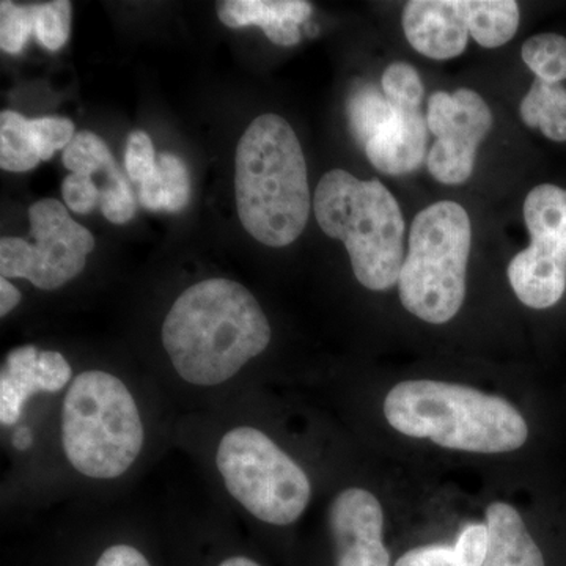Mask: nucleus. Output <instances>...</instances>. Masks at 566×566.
I'll list each match as a JSON object with an SVG mask.
<instances>
[{
	"label": "nucleus",
	"instance_id": "obj_27",
	"mask_svg": "<svg viewBox=\"0 0 566 566\" xmlns=\"http://www.w3.org/2000/svg\"><path fill=\"white\" fill-rule=\"evenodd\" d=\"M32 33H35L33 7L17 6L10 0L0 2V48L3 52L21 54Z\"/></svg>",
	"mask_w": 566,
	"mask_h": 566
},
{
	"label": "nucleus",
	"instance_id": "obj_15",
	"mask_svg": "<svg viewBox=\"0 0 566 566\" xmlns=\"http://www.w3.org/2000/svg\"><path fill=\"white\" fill-rule=\"evenodd\" d=\"M312 3L304 0H223L218 17L230 29L259 25L277 46L301 41L300 25L311 18Z\"/></svg>",
	"mask_w": 566,
	"mask_h": 566
},
{
	"label": "nucleus",
	"instance_id": "obj_4",
	"mask_svg": "<svg viewBox=\"0 0 566 566\" xmlns=\"http://www.w3.org/2000/svg\"><path fill=\"white\" fill-rule=\"evenodd\" d=\"M314 211L319 229L345 244L360 285L371 292L397 285L405 262V219L381 181L331 170L316 186Z\"/></svg>",
	"mask_w": 566,
	"mask_h": 566
},
{
	"label": "nucleus",
	"instance_id": "obj_33",
	"mask_svg": "<svg viewBox=\"0 0 566 566\" xmlns=\"http://www.w3.org/2000/svg\"><path fill=\"white\" fill-rule=\"evenodd\" d=\"M21 293L9 279H0V315L7 316L20 304Z\"/></svg>",
	"mask_w": 566,
	"mask_h": 566
},
{
	"label": "nucleus",
	"instance_id": "obj_7",
	"mask_svg": "<svg viewBox=\"0 0 566 566\" xmlns=\"http://www.w3.org/2000/svg\"><path fill=\"white\" fill-rule=\"evenodd\" d=\"M216 464L227 491L262 523L290 526L311 502L304 469L256 428L238 427L223 434Z\"/></svg>",
	"mask_w": 566,
	"mask_h": 566
},
{
	"label": "nucleus",
	"instance_id": "obj_28",
	"mask_svg": "<svg viewBox=\"0 0 566 566\" xmlns=\"http://www.w3.org/2000/svg\"><path fill=\"white\" fill-rule=\"evenodd\" d=\"M99 208L104 218L117 226L132 221L136 214V199L132 186L122 174L99 188Z\"/></svg>",
	"mask_w": 566,
	"mask_h": 566
},
{
	"label": "nucleus",
	"instance_id": "obj_18",
	"mask_svg": "<svg viewBox=\"0 0 566 566\" xmlns=\"http://www.w3.org/2000/svg\"><path fill=\"white\" fill-rule=\"evenodd\" d=\"M485 524H469L452 545H424L409 549L394 566H482L486 556Z\"/></svg>",
	"mask_w": 566,
	"mask_h": 566
},
{
	"label": "nucleus",
	"instance_id": "obj_6",
	"mask_svg": "<svg viewBox=\"0 0 566 566\" xmlns=\"http://www.w3.org/2000/svg\"><path fill=\"white\" fill-rule=\"evenodd\" d=\"M472 226L460 203L442 200L412 221L398 292L409 314L424 323L455 318L465 297Z\"/></svg>",
	"mask_w": 566,
	"mask_h": 566
},
{
	"label": "nucleus",
	"instance_id": "obj_9",
	"mask_svg": "<svg viewBox=\"0 0 566 566\" xmlns=\"http://www.w3.org/2000/svg\"><path fill=\"white\" fill-rule=\"evenodd\" d=\"M531 245L509 264L517 300L535 311L554 307L566 292V191L538 185L524 200Z\"/></svg>",
	"mask_w": 566,
	"mask_h": 566
},
{
	"label": "nucleus",
	"instance_id": "obj_24",
	"mask_svg": "<svg viewBox=\"0 0 566 566\" xmlns=\"http://www.w3.org/2000/svg\"><path fill=\"white\" fill-rule=\"evenodd\" d=\"M523 61L536 80L560 84L566 81V39L558 33L546 32L531 36L523 44Z\"/></svg>",
	"mask_w": 566,
	"mask_h": 566
},
{
	"label": "nucleus",
	"instance_id": "obj_10",
	"mask_svg": "<svg viewBox=\"0 0 566 566\" xmlns=\"http://www.w3.org/2000/svg\"><path fill=\"white\" fill-rule=\"evenodd\" d=\"M493 112L471 88L436 92L428 99L427 125L436 137L428 153L431 177L442 185H461L474 172L476 150L493 128Z\"/></svg>",
	"mask_w": 566,
	"mask_h": 566
},
{
	"label": "nucleus",
	"instance_id": "obj_12",
	"mask_svg": "<svg viewBox=\"0 0 566 566\" xmlns=\"http://www.w3.org/2000/svg\"><path fill=\"white\" fill-rule=\"evenodd\" d=\"M71 374V365L61 353L39 352L33 345L11 349L0 375V422L3 427L20 422L29 398L61 392L69 386Z\"/></svg>",
	"mask_w": 566,
	"mask_h": 566
},
{
	"label": "nucleus",
	"instance_id": "obj_13",
	"mask_svg": "<svg viewBox=\"0 0 566 566\" xmlns=\"http://www.w3.org/2000/svg\"><path fill=\"white\" fill-rule=\"evenodd\" d=\"M406 40L419 54L450 61L468 46L465 0H412L401 14Z\"/></svg>",
	"mask_w": 566,
	"mask_h": 566
},
{
	"label": "nucleus",
	"instance_id": "obj_19",
	"mask_svg": "<svg viewBox=\"0 0 566 566\" xmlns=\"http://www.w3.org/2000/svg\"><path fill=\"white\" fill-rule=\"evenodd\" d=\"M469 35L486 50L504 46L520 28L515 0H465Z\"/></svg>",
	"mask_w": 566,
	"mask_h": 566
},
{
	"label": "nucleus",
	"instance_id": "obj_21",
	"mask_svg": "<svg viewBox=\"0 0 566 566\" xmlns=\"http://www.w3.org/2000/svg\"><path fill=\"white\" fill-rule=\"evenodd\" d=\"M41 163L32 123L14 111L0 114V166L7 172H28Z\"/></svg>",
	"mask_w": 566,
	"mask_h": 566
},
{
	"label": "nucleus",
	"instance_id": "obj_20",
	"mask_svg": "<svg viewBox=\"0 0 566 566\" xmlns=\"http://www.w3.org/2000/svg\"><path fill=\"white\" fill-rule=\"evenodd\" d=\"M521 118L528 128H538L554 142H566V88L562 84L534 81L520 106Z\"/></svg>",
	"mask_w": 566,
	"mask_h": 566
},
{
	"label": "nucleus",
	"instance_id": "obj_14",
	"mask_svg": "<svg viewBox=\"0 0 566 566\" xmlns=\"http://www.w3.org/2000/svg\"><path fill=\"white\" fill-rule=\"evenodd\" d=\"M427 117L420 109L395 107L365 145L368 161L379 172L406 175L419 169L427 156Z\"/></svg>",
	"mask_w": 566,
	"mask_h": 566
},
{
	"label": "nucleus",
	"instance_id": "obj_17",
	"mask_svg": "<svg viewBox=\"0 0 566 566\" xmlns=\"http://www.w3.org/2000/svg\"><path fill=\"white\" fill-rule=\"evenodd\" d=\"M191 199V175L172 153H161L155 172L140 185V203L150 211L180 212Z\"/></svg>",
	"mask_w": 566,
	"mask_h": 566
},
{
	"label": "nucleus",
	"instance_id": "obj_16",
	"mask_svg": "<svg viewBox=\"0 0 566 566\" xmlns=\"http://www.w3.org/2000/svg\"><path fill=\"white\" fill-rule=\"evenodd\" d=\"M488 546L482 566H546L523 516L506 502H493L486 513Z\"/></svg>",
	"mask_w": 566,
	"mask_h": 566
},
{
	"label": "nucleus",
	"instance_id": "obj_8",
	"mask_svg": "<svg viewBox=\"0 0 566 566\" xmlns=\"http://www.w3.org/2000/svg\"><path fill=\"white\" fill-rule=\"evenodd\" d=\"M29 221L32 241L17 237L0 240V274L25 279L46 292L62 289L84 271L95 238L55 199L33 203Z\"/></svg>",
	"mask_w": 566,
	"mask_h": 566
},
{
	"label": "nucleus",
	"instance_id": "obj_25",
	"mask_svg": "<svg viewBox=\"0 0 566 566\" xmlns=\"http://www.w3.org/2000/svg\"><path fill=\"white\" fill-rule=\"evenodd\" d=\"M35 36L48 51H59L70 39L71 3L66 0L33 6Z\"/></svg>",
	"mask_w": 566,
	"mask_h": 566
},
{
	"label": "nucleus",
	"instance_id": "obj_23",
	"mask_svg": "<svg viewBox=\"0 0 566 566\" xmlns=\"http://www.w3.org/2000/svg\"><path fill=\"white\" fill-rule=\"evenodd\" d=\"M63 164L70 174H84L88 177L103 175L106 180L104 182L120 175L106 142L92 132L76 133L69 147L63 150Z\"/></svg>",
	"mask_w": 566,
	"mask_h": 566
},
{
	"label": "nucleus",
	"instance_id": "obj_22",
	"mask_svg": "<svg viewBox=\"0 0 566 566\" xmlns=\"http://www.w3.org/2000/svg\"><path fill=\"white\" fill-rule=\"evenodd\" d=\"M395 107L397 104L390 102L376 85H357L346 103L348 128L354 140L365 148L371 134L392 114Z\"/></svg>",
	"mask_w": 566,
	"mask_h": 566
},
{
	"label": "nucleus",
	"instance_id": "obj_29",
	"mask_svg": "<svg viewBox=\"0 0 566 566\" xmlns=\"http://www.w3.org/2000/svg\"><path fill=\"white\" fill-rule=\"evenodd\" d=\"M31 123L41 161H50L55 151L65 150L76 136L70 118L41 117Z\"/></svg>",
	"mask_w": 566,
	"mask_h": 566
},
{
	"label": "nucleus",
	"instance_id": "obj_26",
	"mask_svg": "<svg viewBox=\"0 0 566 566\" xmlns=\"http://www.w3.org/2000/svg\"><path fill=\"white\" fill-rule=\"evenodd\" d=\"M382 92L387 98L403 109H420L424 87L422 77L415 66L406 62H394L381 77Z\"/></svg>",
	"mask_w": 566,
	"mask_h": 566
},
{
	"label": "nucleus",
	"instance_id": "obj_34",
	"mask_svg": "<svg viewBox=\"0 0 566 566\" xmlns=\"http://www.w3.org/2000/svg\"><path fill=\"white\" fill-rule=\"evenodd\" d=\"M214 566H264L256 558L248 556V554H230L216 560Z\"/></svg>",
	"mask_w": 566,
	"mask_h": 566
},
{
	"label": "nucleus",
	"instance_id": "obj_1",
	"mask_svg": "<svg viewBox=\"0 0 566 566\" xmlns=\"http://www.w3.org/2000/svg\"><path fill=\"white\" fill-rule=\"evenodd\" d=\"M161 334L175 371L193 386L229 381L271 344L262 305L229 279H208L185 290L164 319Z\"/></svg>",
	"mask_w": 566,
	"mask_h": 566
},
{
	"label": "nucleus",
	"instance_id": "obj_3",
	"mask_svg": "<svg viewBox=\"0 0 566 566\" xmlns=\"http://www.w3.org/2000/svg\"><path fill=\"white\" fill-rule=\"evenodd\" d=\"M382 408L398 433L460 452L510 453L528 439L527 420L515 406L464 385L431 379L398 382Z\"/></svg>",
	"mask_w": 566,
	"mask_h": 566
},
{
	"label": "nucleus",
	"instance_id": "obj_30",
	"mask_svg": "<svg viewBox=\"0 0 566 566\" xmlns=\"http://www.w3.org/2000/svg\"><path fill=\"white\" fill-rule=\"evenodd\" d=\"M155 147L150 136L144 132H133L128 136L125 150V167L133 181L144 182L155 172Z\"/></svg>",
	"mask_w": 566,
	"mask_h": 566
},
{
	"label": "nucleus",
	"instance_id": "obj_32",
	"mask_svg": "<svg viewBox=\"0 0 566 566\" xmlns=\"http://www.w3.org/2000/svg\"><path fill=\"white\" fill-rule=\"evenodd\" d=\"M92 566H155L139 547L129 543H112L93 558Z\"/></svg>",
	"mask_w": 566,
	"mask_h": 566
},
{
	"label": "nucleus",
	"instance_id": "obj_35",
	"mask_svg": "<svg viewBox=\"0 0 566 566\" xmlns=\"http://www.w3.org/2000/svg\"><path fill=\"white\" fill-rule=\"evenodd\" d=\"M11 444H13L14 449L28 450L29 447L33 444V433L31 428L29 427H20L17 431H14L13 438H11Z\"/></svg>",
	"mask_w": 566,
	"mask_h": 566
},
{
	"label": "nucleus",
	"instance_id": "obj_5",
	"mask_svg": "<svg viewBox=\"0 0 566 566\" xmlns=\"http://www.w3.org/2000/svg\"><path fill=\"white\" fill-rule=\"evenodd\" d=\"M144 436L136 400L117 376L88 370L74 378L63 401L62 444L80 474H125L140 455Z\"/></svg>",
	"mask_w": 566,
	"mask_h": 566
},
{
	"label": "nucleus",
	"instance_id": "obj_31",
	"mask_svg": "<svg viewBox=\"0 0 566 566\" xmlns=\"http://www.w3.org/2000/svg\"><path fill=\"white\" fill-rule=\"evenodd\" d=\"M62 196L66 207L77 214H88L99 205V188L84 174H70L62 182Z\"/></svg>",
	"mask_w": 566,
	"mask_h": 566
},
{
	"label": "nucleus",
	"instance_id": "obj_11",
	"mask_svg": "<svg viewBox=\"0 0 566 566\" xmlns=\"http://www.w3.org/2000/svg\"><path fill=\"white\" fill-rule=\"evenodd\" d=\"M334 566H390L385 545V510L364 488H346L329 509Z\"/></svg>",
	"mask_w": 566,
	"mask_h": 566
},
{
	"label": "nucleus",
	"instance_id": "obj_2",
	"mask_svg": "<svg viewBox=\"0 0 566 566\" xmlns=\"http://www.w3.org/2000/svg\"><path fill=\"white\" fill-rule=\"evenodd\" d=\"M234 193L245 232L270 248L301 237L311 216L307 164L300 139L285 118H255L238 142Z\"/></svg>",
	"mask_w": 566,
	"mask_h": 566
}]
</instances>
